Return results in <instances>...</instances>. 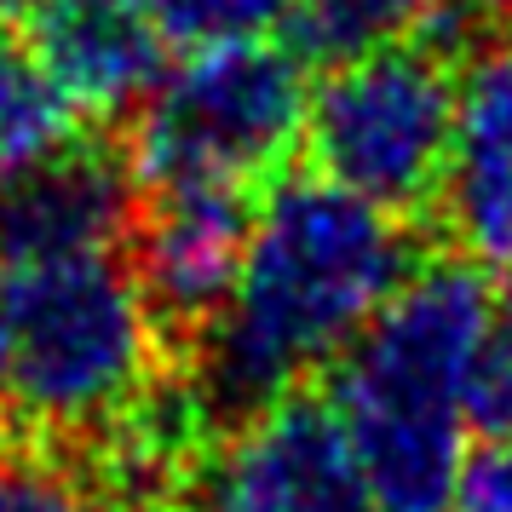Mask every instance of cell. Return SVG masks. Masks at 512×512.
Instances as JSON below:
<instances>
[{
  "label": "cell",
  "mask_w": 512,
  "mask_h": 512,
  "mask_svg": "<svg viewBox=\"0 0 512 512\" xmlns=\"http://www.w3.org/2000/svg\"><path fill=\"white\" fill-rule=\"evenodd\" d=\"M409 271V236L392 208L323 173L282 179L254 213L231 300L208 323V403L265 409L340 363Z\"/></svg>",
  "instance_id": "cell-1"
},
{
  "label": "cell",
  "mask_w": 512,
  "mask_h": 512,
  "mask_svg": "<svg viewBox=\"0 0 512 512\" xmlns=\"http://www.w3.org/2000/svg\"><path fill=\"white\" fill-rule=\"evenodd\" d=\"M495 317L484 265L432 259L397 282L357 346L340 357L328 409L346 426L380 512H455L466 466V386Z\"/></svg>",
  "instance_id": "cell-2"
},
{
  "label": "cell",
  "mask_w": 512,
  "mask_h": 512,
  "mask_svg": "<svg viewBox=\"0 0 512 512\" xmlns=\"http://www.w3.org/2000/svg\"><path fill=\"white\" fill-rule=\"evenodd\" d=\"M156 323L116 254L0 259V415L98 438L156 380Z\"/></svg>",
  "instance_id": "cell-3"
},
{
  "label": "cell",
  "mask_w": 512,
  "mask_h": 512,
  "mask_svg": "<svg viewBox=\"0 0 512 512\" xmlns=\"http://www.w3.org/2000/svg\"><path fill=\"white\" fill-rule=\"evenodd\" d=\"M311 87L294 52L271 41L202 47L156 81L133 121V179L150 190H248L305 139Z\"/></svg>",
  "instance_id": "cell-4"
},
{
  "label": "cell",
  "mask_w": 512,
  "mask_h": 512,
  "mask_svg": "<svg viewBox=\"0 0 512 512\" xmlns=\"http://www.w3.org/2000/svg\"><path fill=\"white\" fill-rule=\"evenodd\" d=\"M461 116V81L426 41L340 58L311 93L305 150L323 179L392 213L443 196Z\"/></svg>",
  "instance_id": "cell-5"
},
{
  "label": "cell",
  "mask_w": 512,
  "mask_h": 512,
  "mask_svg": "<svg viewBox=\"0 0 512 512\" xmlns=\"http://www.w3.org/2000/svg\"><path fill=\"white\" fill-rule=\"evenodd\" d=\"M202 512H380L328 403L277 397L254 409L196 478Z\"/></svg>",
  "instance_id": "cell-6"
},
{
  "label": "cell",
  "mask_w": 512,
  "mask_h": 512,
  "mask_svg": "<svg viewBox=\"0 0 512 512\" xmlns=\"http://www.w3.org/2000/svg\"><path fill=\"white\" fill-rule=\"evenodd\" d=\"M248 231L254 213L242 208V190H156L139 225V265H133L156 317L179 328H208L242 277Z\"/></svg>",
  "instance_id": "cell-7"
},
{
  "label": "cell",
  "mask_w": 512,
  "mask_h": 512,
  "mask_svg": "<svg viewBox=\"0 0 512 512\" xmlns=\"http://www.w3.org/2000/svg\"><path fill=\"white\" fill-rule=\"evenodd\" d=\"M443 213L472 265L512 271V41L484 47L461 75Z\"/></svg>",
  "instance_id": "cell-8"
},
{
  "label": "cell",
  "mask_w": 512,
  "mask_h": 512,
  "mask_svg": "<svg viewBox=\"0 0 512 512\" xmlns=\"http://www.w3.org/2000/svg\"><path fill=\"white\" fill-rule=\"evenodd\" d=\"M133 219V162L104 150H58L0 185V259L116 254Z\"/></svg>",
  "instance_id": "cell-9"
},
{
  "label": "cell",
  "mask_w": 512,
  "mask_h": 512,
  "mask_svg": "<svg viewBox=\"0 0 512 512\" xmlns=\"http://www.w3.org/2000/svg\"><path fill=\"white\" fill-rule=\"evenodd\" d=\"M41 58L64 81L75 110L121 116L139 110L162 81V29L144 0H64L41 6Z\"/></svg>",
  "instance_id": "cell-10"
},
{
  "label": "cell",
  "mask_w": 512,
  "mask_h": 512,
  "mask_svg": "<svg viewBox=\"0 0 512 512\" xmlns=\"http://www.w3.org/2000/svg\"><path fill=\"white\" fill-rule=\"evenodd\" d=\"M202 426H208V392L202 386L185 392V386L150 380L98 438H104V455H110V472H116L121 489L156 495V489L185 484V472L202 455Z\"/></svg>",
  "instance_id": "cell-11"
},
{
  "label": "cell",
  "mask_w": 512,
  "mask_h": 512,
  "mask_svg": "<svg viewBox=\"0 0 512 512\" xmlns=\"http://www.w3.org/2000/svg\"><path fill=\"white\" fill-rule=\"evenodd\" d=\"M75 98L41 47L0 41V185L75 144Z\"/></svg>",
  "instance_id": "cell-12"
},
{
  "label": "cell",
  "mask_w": 512,
  "mask_h": 512,
  "mask_svg": "<svg viewBox=\"0 0 512 512\" xmlns=\"http://www.w3.org/2000/svg\"><path fill=\"white\" fill-rule=\"evenodd\" d=\"M455 0H300L294 29L317 58H357L380 47L432 41V29L449 24Z\"/></svg>",
  "instance_id": "cell-13"
},
{
  "label": "cell",
  "mask_w": 512,
  "mask_h": 512,
  "mask_svg": "<svg viewBox=\"0 0 512 512\" xmlns=\"http://www.w3.org/2000/svg\"><path fill=\"white\" fill-rule=\"evenodd\" d=\"M150 24L162 29L167 47H242L271 41L282 24H294L300 0H144Z\"/></svg>",
  "instance_id": "cell-14"
},
{
  "label": "cell",
  "mask_w": 512,
  "mask_h": 512,
  "mask_svg": "<svg viewBox=\"0 0 512 512\" xmlns=\"http://www.w3.org/2000/svg\"><path fill=\"white\" fill-rule=\"evenodd\" d=\"M466 409L478 432H512V305H495L484 328V346L472 357Z\"/></svg>",
  "instance_id": "cell-15"
},
{
  "label": "cell",
  "mask_w": 512,
  "mask_h": 512,
  "mask_svg": "<svg viewBox=\"0 0 512 512\" xmlns=\"http://www.w3.org/2000/svg\"><path fill=\"white\" fill-rule=\"evenodd\" d=\"M0 512H121V507L104 501V495H93V489L70 484L64 472L18 461L0 443Z\"/></svg>",
  "instance_id": "cell-16"
},
{
  "label": "cell",
  "mask_w": 512,
  "mask_h": 512,
  "mask_svg": "<svg viewBox=\"0 0 512 512\" xmlns=\"http://www.w3.org/2000/svg\"><path fill=\"white\" fill-rule=\"evenodd\" d=\"M455 512H512V432H484L478 449H466Z\"/></svg>",
  "instance_id": "cell-17"
},
{
  "label": "cell",
  "mask_w": 512,
  "mask_h": 512,
  "mask_svg": "<svg viewBox=\"0 0 512 512\" xmlns=\"http://www.w3.org/2000/svg\"><path fill=\"white\" fill-rule=\"evenodd\" d=\"M484 12H495V18H512V0H478Z\"/></svg>",
  "instance_id": "cell-18"
},
{
  "label": "cell",
  "mask_w": 512,
  "mask_h": 512,
  "mask_svg": "<svg viewBox=\"0 0 512 512\" xmlns=\"http://www.w3.org/2000/svg\"><path fill=\"white\" fill-rule=\"evenodd\" d=\"M18 6H24V0H0V24H6V18H12Z\"/></svg>",
  "instance_id": "cell-19"
},
{
  "label": "cell",
  "mask_w": 512,
  "mask_h": 512,
  "mask_svg": "<svg viewBox=\"0 0 512 512\" xmlns=\"http://www.w3.org/2000/svg\"><path fill=\"white\" fill-rule=\"evenodd\" d=\"M41 6H64V0H41Z\"/></svg>",
  "instance_id": "cell-20"
}]
</instances>
